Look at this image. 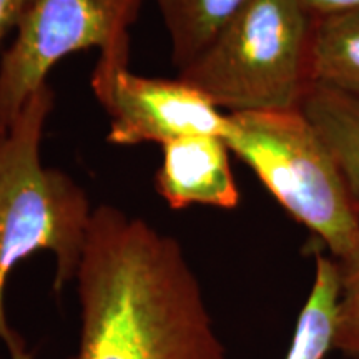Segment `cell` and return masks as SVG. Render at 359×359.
Returning <instances> with one entry per match:
<instances>
[{
	"label": "cell",
	"instance_id": "cell-1",
	"mask_svg": "<svg viewBox=\"0 0 359 359\" xmlns=\"http://www.w3.org/2000/svg\"><path fill=\"white\" fill-rule=\"evenodd\" d=\"M69 359H226L182 245L116 206L93 208Z\"/></svg>",
	"mask_w": 359,
	"mask_h": 359
},
{
	"label": "cell",
	"instance_id": "cell-2",
	"mask_svg": "<svg viewBox=\"0 0 359 359\" xmlns=\"http://www.w3.org/2000/svg\"><path fill=\"white\" fill-rule=\"evenodd\" d=\"M55 95L45 83L6 132H0V344L8 359H35L8 325V278L39 251L55 258L53 290L75 280L93 208L83 188L62 170L42 163L40 147Z\"/></svg>",
	"mask_w": 359,
	"mask_h": 359
},
{
	"label": "cell",
	"instance_id": "cell-3",
	"mask_svg": "<svg viewBox=\"0 0 359 359\" xmlns=\"http://www.w3.org/2000/svg\"><path fill=\"white\" fill-rule=\"evenodd\" d=\"M314 20L299 0H248L178 79L224 114L299 110L313 85Z\"/></svg>",
	"mask_w": 359,
	"mask_h": 359
},
{
	"label": "cell",
	"instance_id": "cell-4",
	"mask_svg": "<svg viewBox=\"0 0 359 359\" xmlns=\"http://www.w3.org/2000/svg\"><path fill=\"white\" fill-rule=\"evenodd\" d=\"M224 142L275 200L341 258L359 238V203L302 110L226 114Z\"/></svg>",
	"mask_w": 359,
	"mask_h": 359
},
{
	"label": "cell",
	"instance_id": "cell-5",
	"mask_svg": "<svg viewBox=\"0 0 359 359\" xmlns=\"http://www.w3.org/2000/svg\"><path fill=\"white\" fill-rule=\"evenodd\" d=\"M143 0H30L11 47L0 55V132L69 53L130 50V27Z\"/></svg>",
	"mask_w": 359,
	"mask_h": 359
},
{
	"label": "cell",
	"instance_id": "cell-6",
	"mask_svg": "<svg viewBox=\"0 0 359 359\" xmlns=\"http://www.w3.org/2000/svg\"><path fill=\"white\" fill-rule=\"evenodd\" d=\"M130 50L100 53L92 88L110 116L107 140L114 145H167L191 135H218L226 114L182 79H150L133 74Z\"/></svg>",
	"mask_w": 359,
	"mask_h": 359
},
{
	"label": "cell",
	"instance_id": "cell-7",
	"mask_svg": "<svg viewBox=\"0 0 359 359\" xmlns=\"http://www.w3.org/2000/svg\"><path fill=\"white\" fill-rule=\"evenodd\" d=\"M155 175V188L172 210L191 205L235 210L240 190L230 165V147L218 135H191L170 142Z\"/></svg>",
	"mask_w": 359,
	"mask_h": 359
},
{
	"label": "cell",
	"instance_id": "cell-8",
	"mask_svg": "<svg viewBox=\"0 0 359 359\" xmlns=\"http://www.w3.org/2000/svg\"><path fill=\"white\" fill-rule=\"evenodd\" d=\"M299 110L321 135L359 203V95L313 83Z\"/></svg>",
	"mask_w": 359,
	"mask_h": 359
},
{
	"label": "cell",
	"instance_id": "cell-9",
	"mask_svg": "<svg viewBox=\"0 0 359 359\" xmlns=\"http://www.w3.org/2000/svg\"><path fill=\"white\" fill-rule=\"evenodd\" d=\"M339 288L338 262L316 250L311 290L298 314L285 359H325L333 351Z\"/></svg>",
	"mask_w": 359,
	"mask_h": 359
},
{
	"label": "cell",
	"instance_id": "cell-10",
	"mask_svg": "<svg viewBox=\"0 0 359 359\" xmlns=\"http://www.w3.org/2000/svg\"><path fill=\"white\" fill-rule=\"evenodd\" d=\"M172 42L178 72L190 64L248 0H155Z\"/></svg>",
	"mask_w": 359,
	"mask_h": 359
},
{
	"label": "cell",
	"instance_id": "cell-11",
	"mask_svg": "<svg viewBox=\"0 0 359 359\" xmlns=\"http://www.w3.org/2000/svg\"><path fill=\"white\" fill-rule=\"evenodd\" d=\"M313 83L359 95V11L314 20Z\"/></svg>",
	"mask_w": 359,
	"mask_h": 359
},
{
	"label": "cell",
	"instance_id": "cell-12",
	"mask_svg": "<svg viewBox=\"0 0 359 359\" xmlns=\"http://www.w3.org/2000/svg\"><path fill=\"white\" fill-rule=\"evenodd\" d=\"M339 266V299L336 309L333 348L359 359V238L344 257L334 258Z\"/></svg>",
	"mask_w": 359,
	"mask_h": 359
},
{
	"label": "cell",
	"instance_id": "cell-13",
	"mask_svg": "<svg viewBox=\"0 0 359 359\" xmlns=\"http://www.w3.org/2000/svg\"><path fill=\"white\" fill-rule=\"evenodd\" d=\"M314 19L334 13L359 11V0H299Z\"/></svg>",
	"mask_w": 359,
	"mask_h": 359
},
{
	"label": "cell",
	"instance_id": "cell-14",
	"mask_svg": "<svg viewBox=\"0 0 359 359\" xmlns=\"http://www.w3.org/2000/svg\"><path fill=\"white\" fill-rule=\"evenodd\" d=\"M30 0H0V48L12 30H15L19 19Z\"/></svg>",
	"mask_w": 359,
	"mask_h": 359
}]
</instances>
